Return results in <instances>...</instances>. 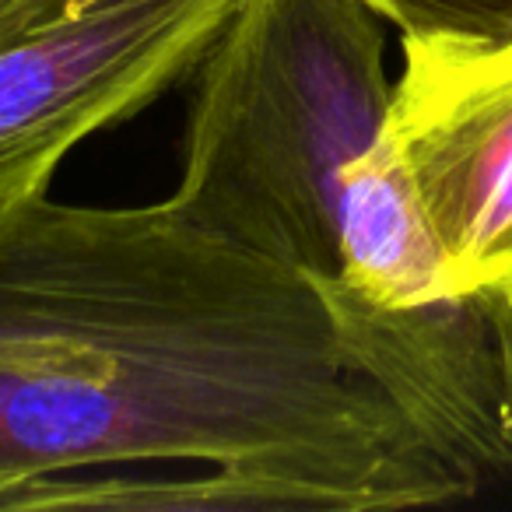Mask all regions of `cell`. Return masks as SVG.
Returning <instances> with one entry per match:
<instances>
[{
    "mask_svg": "<svg viewBox=\"0 0 512 512\" xmlns=\"http://www.w3.org/2000/svg\"><path fill=\"white\" fill-rule=\"evenodd\" d=\"M306 274L158 204L0 214V512L477 495Z\"/></svg>",
    "mask_w": 512,
    "mask_h": 512,
    "instance_id": "1",
    "label": "cell"
},
{
    "mask_svg": "<svg viewBox=\"0 0 512 512\" xmlns=\"http://www.w3.org/2000/svg\"><path fill=\"white\" fill-rule=\"evenodd\" d=\"M235 0H67L0 39V214L197 71Z\"/></svg>",
    "mask_w": 512,
    "mask_h": 512,
    "instance_id": "3",
    "label": "cell"
},
{
    "mask_svg": "<svg viewBox=\"0 0 512 512\" xmlns=\"http://www.w3.org/2000/svg\"><path fill=\"white\" fill-rule=\"evenodd\" d=\"M379 22L362 0H235L193 71L169 197L316 281L390 397L425 432L474 442L512 414V323L449 295L386 130Z\"/></svg>",
    "mask_w": 512,
    "mask_h": 512,
    "instance_id": "2",
    "label": "cell"
},
{
    "mask_svg": "<svg viewBox=\"0 0 512 512\" xmlns=\"http://www.w3.org/2000/svg\"><path fill=\"white\" fill-rule=\"evenodd\" d=\"M60 4H67V0H0V39L15 36L18 29L46 18Z\"/></svg>",
    "mask_w": 512,
    "mask_h": 512,
    "instance_id": "6",
    "label": "cell"
},
{
    "mask_svg": "<svg viewBox=\"0 0 512 512\" xmlns=\"http://www.w3.org/2000/svg\"><path fill=\"white\" fill-rule=\"evenodd\" d=\"M400 50L386 130L446 288L512 323V32Z\"/></svg>",
    "mask_w": 512,
    "mask_h": 512,
    "instance_id": "4",
    "label": "cell"
},
{
    "mask_svg": "<svg viewBox=\"0 0 512 512\" xmlns=\"http://www.w3.org/2000/svg\"><path fill=\"white\" fill-rule=\"evenodd\" d=\"M400 39H498L512 32V0H362Z\"/></svg>",
    "mask_w": 512,
    "mask_h": 512,
    "instance_id": "5",
    "label": "cell"
}]
</instances>
